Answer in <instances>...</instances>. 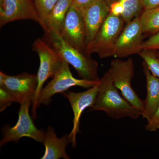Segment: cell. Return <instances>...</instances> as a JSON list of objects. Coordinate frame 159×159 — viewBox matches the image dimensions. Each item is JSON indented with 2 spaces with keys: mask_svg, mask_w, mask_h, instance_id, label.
<instances>
[{
  "mask_svg": "<svg viewBox=\"0 0 159 159\" xmlns=\"http://www.w3.org/2000/svg\"><path fill=\"white\" fill-rule=\"evenodd\" d=\"M96 0H72L73 5L83 12Z\"/></svg>",
  "mask_w": 159,
  "mask_h": 159,
  "instance_id": "obj_25",
  "label": "cell"
},
{
  "mask_svg": "<svg viewBox=\"0 0 159 159\" xmlns=\"http://www.w3.org/2000/svg\"><path fill=\"white\" fill-rule=\"evenodd\" d=\"M37 85V75L24 73L10 76L0 72V87L9 92L20 104L32 102Z\"/></svg>",
  "mask_w": 159,
  "mask_h": 159,
  "instance_id": "obj_8",
  "label": "cell"
},
{
  "mask_svg": "<svg viewBox=\"0 0 159 159\" xmlns=\"http://www.w3.org/2000/svg\"><path fill=\"white\" fill-rule=\"evenodd\" d=\"M45 32V40L55 50L63 60L71 65L83 79L99 81L97 61L90 55L83 52L66 42L54 31Z\"/></svg>",
  "mask_w": 159,
  "mask_h": 159,
  "instance_id": "obj_2",
  "label": "cell"
},
{
  "mask_svg": "<svg viewBox=\"0 0 159 159\" xmlns=\"http://www.w3.org/2000/svg\"><path fill=\"white\" fill-rule=\"evenodd\" d=\"M122 3L124 11L121 16L125 24H127L135 18L140 16L144 11L141 0H119Z\"/></svg>",
  "mask_w": 159,
  "mask_h": 159,
  "instance_id": "obj_18",
  "label": "cell"
},
{
  "mask_svg": "<svg viewBox=\"0 0 159 159\" xmlns=\"http://www.w3.org/2000/svg\"><path fill=\"white\" fill-rule=\"evenodd\" d=\"M110 13V7L105 0H96L83 11L87 45L93 40Z\"/></svg>",
  "mask_w": 159,
  "mask_h": 159,
  "instance_id": "obj_13",
  "label": "cell"
},
{
  "mask_svg": "<svg viewBox=\"0 0 159 159\" xmlns=\"http://www.w3.org/2000/svg\"><path fill=\"white\" fill-rule=\"evenodd\" d=\"M156 53V54L157 57L159 58V50H157V51H155Z\"/></svg>",
  "mask_w": 159,
  "mask_h": 159,
  "instance_id": "obj_28",
  "label": "cell"
},
{
  "mask_svg": "<svg viewBox=\"0 0 159 159\" xmlns=\"http://www.w3.org/2000/svg\"><path fill=\"white\" fill-rule=\"evenodd\" d=\"M105 1H106L107 2L109 6H110V5L112 4V3L116 2L117 0H105Z\"/></svg>",
  "mask_w": 159,
  "mask_h": 159,
  "instance_id": "obj_27",
  "label": "cell"
},
{
  "mask_svg": "<svg viewBox=\"0 0 159 159\" xmlns=\"http://www.w3.org/2000/svg\"><path fill=\"white\" fill-rule=\"evenodd\" d=\"M142 48L154 51L159 50V32L152 35L147 40L144 41Z\"/></svg>",
  "mask_w": 159,
  "mask_h": 159,
  "instance_id": "obj_22",
  "label": "cell"
},
{
  "mask_svg": "<svg viewBox=\"0 0 159 159\" xmlns=\"http://www.w3.org/2000/svg\"><path fill=\"white\" fill-rule=\"evenodd\" d=\"M125 24L122 16L110 13L93 40L87 46V54L96 53L101 58L113 56L115 45Z\"/></svg>",
  "mask_w": 159,
  "mask_h": 159,
  "instance_id": "obj_4",
  "label": "cell"
},
{
  "mask_svg": "<svg viewBox=\"0 0 159 159\" xmlns=\"http://www.w3.org/2000/svg\"><path fill=\"white\" fill-rule=\"evenodd\" d=\"M98 83L87 90L81 93L68 91L67 93H62L68 99L74 112L73 127L68 137L74 148L77 145L76 138L77 133L80 131V117L85 109L91 108L95 103L98 92Z\"/></svg>",
  "mask_w": 159,
  "mask_h": 159,
  "instance_id": "obj_12",
  "label": "cell"
},
{
  "mask_svg": "<svg viewBox=\"0 0 159 159\" xmlns=\"http://www.w3.org/2000/svg\"><path fill=\"white\" fill-rule=\"evenodd\" d=\"M31 104V101H27L20 104L17 122L13 127H5L4 136L0 142L1 146L8 142H17L23 137L31 138L40 143L43 142L45 133L35 126L29 115V107Z\"/></svg>",
  "mask_w": 159,
  "mask_h": 159,
  "instance_id": "obj_7",
  "label": "cell"
},
{
  "mask_svg": "<svg viewBox=\"0 0 159 159\" xmlns=\"http://www.w3.org/2000/svg\"><path fill=\"white\" fill-rule=\"evenodd\" d=\"M70 65L64 60L53 79L43 88L38 100V107L42 104L49 105L52 97L55 94L62 93L74 86L90 88L98 83V81L75 78L70 70Z\"/></svg>",
  "mask_w": 159,
  "mask_h": 159,
  "instance_id": "obj_6",
  "label": "cell"
},
{
  "mask_svg": "<svg viewBox=\"0 0 159 159\" xmlns=\"http://www.w3.org/2000/svg\"><path fill=\"white\" fill-rule=\"evenodd\" d=\"M139 17L144 34L152 36L159 32V6L144 10Z\"/></svg>",
  "mask_w": 159,
  "mask_h": 159,
  "instance_id": "obj_17",
  "label": "cell"
},
{
  "mask_svg": "<svg viewBox=\"0 0 159 159\" xmlns=\"http://www.w3.org/2000/svg\"><path fill=\"white\" fill-rule=\"evenodd\" d=\"M143 72L146 81V99L142 117L148 121L155 113L159 104V78L152 75L147 66L142 63Z\"/></svg>",
  "mask_w": 159,
  "mask_h": 159,
  "instance_id": "obj_14",
  "label": "cell"
},
{
  "mask_svg": "<svg viewBox=\"0 0 159 159\" xmlns=\"http://www.w3.org/2000/svg\"><path fill=\"white\" fill-rule=\"evenodd\" d=\"M118 90L108 70L98 82L97 97L90 111H103L116 119L125 117L137 119L142 116V111L132 105Z\"/></svg>",
  "mask_w": 159,
  "mask_h": 159,
  "instance_id": "obj_1",
  "label": "cell"
},
{
  "mask_svg": "<svg viewBox=\"0 0 159 159\" xmlns=\"http://www.w3.org/2000/svg\"><path fill=\"white\" fill-rule=\"evenodd\" d=\"M139 55L152 75L159 78V58L154 50L143 49Z\"/></svg>",
  "mask_w": 159,
  "mask_h": 159,
  "instance_id": "obj_19",
  "label": "cell"
},
{
  "mask_svg": "<svg viewBox=\"0 0 159 159\" xmlns=\"http://www.w3.org/2000/svg\"><path fill=\"white\" fill-rule=\"evenodd\" d=\"M33 51L38 54L39 66L37 74V85L32 102L33 119L37 118V110L40 93L49 78L54 77L62 65L63 60L57 51L44 39H37L32 44Z\"/></svg>",
  "mask_w": 159,
  "mask_h": 159,
  "instance_id": "obj_3",
  "label": "cell"
},
{
  "mask_svg": "<svg viewBox=\"0 0 159 159\" xmlns=\"http://www.w3.org/2000/svg\"><path fill=\"white\" fill-rule=\"evenodd\" d=\"M147 122L145 126L146 130L154 132L159 129V104L155 113Z\"/></svg>",
  "mask_w": 159,
  "mask_h": 159,
  "instance_id": "obj_23",
  "label": "cell"
},
{
  "mask_svg": "<svg viewBox=\"0 0 159 159\" xmlns=\"http://www.w3.org/2000/svg\"><path fill=\"white\" fill-rule=\"evenodd\" d=\"M15 100L11 94L6 90L0 87V111L2 112L11 105Z\"/></svg>",
  "mask_w": 159,
  "mask_h": 159,
  "instance_id": "obj_21",
  "label": "cell"
},
{
  "mask_svg": "<svg viewBox=\"0 0 159 159\" xmlns=\"http://www.w3.org/2000/svg\"><path fill=\"white\" fill-rule=\"evenodd\" d=\"M72 5V0H59L44 22L42 27L44 31H54L60 34Z\"/></svg>",
  "mask_w": 159,
  "mask_h": 159,
  "instance_id": "obj_16",
  "label": "cell"
},
{
  "mask_svg": "<svg viewBox=\"0 0 159 159\" xmlns=\"http://www.w3.org/2000/svg\"><path fill=\"white\" fill-rule=\"evenodd\" d=\"M29 20L40 25L34 0H0V26L14 21Z\"/></svg>",
  "mask_w": 159,
  "mask_h": 159,
  "instance_id": "obj_11",
  "label": "cell"
},
{
  "mask_svg": "<svg viewBox=\"0 0 159 159\" xmlns=\"http://www.w3.org/2000/svg\"><path fill=\"white\" fill-rule=\"evenodd\" d=\"M144 10L159 6V0H141Z\"/></svg>",
  "mask_w": 159,
  "mask_h": 159,
  "instance_id": "obj_26",
  "label": "cell"
},
{
  "mask_svg": "<svg viewBox=\"0 0 159 159\" xmlns=\"http://www.w3.org/2000/svg\"><path fill=\"white\" fill-rule=\"evenodd\" d=\"M114 85L129 103L142 112L145 101L139 98L132 87L131 80L134 77V66L130 58L125 60L116 58L112 61L109 69Z\"/></svg>",
  "mask_w": 159,
  "mask_h": 159,
  "instance_id": "obj_5",
  "label": "cell"
},
{
  "mask_svg": "<svg viewBox=\"0 0 159 159\" xmlns=\"http://www.w3.org/2000/svg\"><path fill=\"white\" fill-rule=\"evenodd\" d=\"M143 39L144 34L139 16L125 24L115 45L113 56L122 58L139 54L143 50Z\"/></svg>",
  "mask_w": 159,
  "mask_h": 159,
  "instance_id": "obj_9",
  "label": "cell"
},
{
  "mask_svg": "<svg viewBox=\"0 0 159 159\" xmlns=\"http://www.w3.org/2000/svg\"><path fill=\"white\" fill-rule=\"evenodd\" d=\"M59 0H34L35 9L40 20L42 27L46 18L54 9Z\"/></svg>",
  "mask_w": 159,
  "mask_h": 159,
  "instance_id": "obj_20",
  "label": "cell"
},
{
  "mask_svg": "<svg viewBox=\"0 0 159 159\" xmlns=\"http://www.w3.org/2000/svg\"><path fill=\"white\" fill-rule=\"evenodd\" d=\"M110 13L117 16H121L124 11V7L122 3L119 0L112 3L110 6Z\"/></svg>",
  "mask_w": 159,
  "mask_h": 159,
  "instance_id": "obj_24",
  "label": "cell"
},
{
  "mask_svg": "<svg viewBox=\"0 0 159 159\" xmlns=\"http://www.w3.org/2000/svg\"><path fill=\"white\" fill-rule=\"evenodd\" d=\"M60 35L69 44L86 53V31L83 16L73 5L68 11Z\"/></svg>",
  "mask_w": 159,
  "mask_h": 159,
  "instance_id": "obj_10",
  "label": "cell"
},
{
  "mask_svg": "<svg viewBox=\"0 0 159 159\" xmlns=\"http://www.w3.org/2000/svg\"><path fill=\"white\" fill-rule=\"evenodd\" d=\"M45 151L41 159H70L66 152L67 145L70 143L68 136L57 138L54 129L49 126L43 142Z\"/></svg>",
  "mask_w": 159,
  "mask_h": 159,
  "instance_id": "obj_15",
  "label": "cell"
}]
</instances>
